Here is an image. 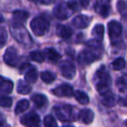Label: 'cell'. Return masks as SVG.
Wrapping results in <instances>:
<instances>
[{
  "label": "cell",
  "mask_w": 127,
  "mask_h": 127,
  "mask_svg": "<svg viewBox=\"0 0 127 127\" xmlns=\"http://www.w3.org/2000/svg\"><path fill=\"white\" fill-rule=\"evenodd\" d=\"M32 32L37 37L44 36L50 28V20L44 16H39L33 18L30 24Z\"/></svg>",
  "instance_id": "cell-4"
},
{
  "label": "cell",
  "mask_w": 127,
  "mask_h": 127,
  "mask_svg": "<svg viewBox=\"0 0 127 127\" xmlns=\"http://www.w3.org/2000/svg\"><path fill=\"white\" fill-rule=\"evenodd\" d=\"M30 58L32 60L35 62H37V63H42V62L44 61V54L43 52L39 51H32L30 53Z\"/></svg>",
  "instance_id": "cell-28"
},
{
  "label": "cell",
  "mask_w": 127,
  "mask_h": 127,
  "mask_svg": "<svg viewBox=\"0 0 127 127\" xmlns=\"http://www.w3.org/2000/svg\"><path fill=\"white\" fill-rule=\"evenodd\" d=\"M53 111L57 118L63 122H72L76 119L74 110L71 105H68V104L57 105L54 106Z\"/></svg>",
  "instance_id": "cell-5"
},
{
  "label": "cell",
  "mask_w": 127,
  "mask_h": 127,
  "mask_svg": "<svg viewBox=\"0 0 127 127\" xmlns=\"http://www.w3.org/2000/svg\"><path fill=\"white\" fill-rule=\"evenodd\" d=\"M125 125H126V127H127V120L125 121Z\"/></svg>",
  "instance_id": "cell-40"
},
{
  "label": "cell",
  "mask_w": 127,
  "mask_h": 127,
  "mask_svg": "<svg viewBox=\"0 0 127 127\" xmlns=\"http://www.w3.org/2000/svg\"><path fill=\"white\" fill-rule=\"evenodd\" d=\"M111 66L114 71H121L125 67V60L123 58H118L111 63Z\"/></svg>",
  "instance_id": "cell-27"
},
{
  "label": "cell",
  "mask_w": 127,
  "mask_h": 127,
  "mask_svg": "<svg viewBox=\"0 0 127 127\" xmlns=\"http://www.w3.org/2000/svg\"><path fill=\"white\" fill-rule=\"evenodd\" d=\"M57 34L63 39H69L72 36V30L64 25H58L57 27Z\"/></svg>",
  "instance_id": "cell-17"
},
{
  "label": "cell",
  "mask_w": 127,
  "mask_h": 127,
  "mask_svg": "<svg viewBox=\"0 0 127 127\" xmlns=\"http://www.w3.org/2000/svg\"><path fill=\"white\" fill-rule=\"evenodd\" d=\"M21 69H26L25 73V80L28 84L36 83L38 77V73L35 67H32L30 64H23Z\"/></svg>",
  "instance_id": "cell-12"
},
{
  "label": "cell",
  "mask_w": 127,
  "mask_h": 127,
  "mask_svg": "<svg viewBox=\"0 0 127 127\" xmlns=\"http://www.w3.org/2000/svg\"><path fill=\"white\" fill-rule=\"evenodd\" d=\"M4 17H3V15L0 13V23H2V22H4Z\"/></svg>",
  "instance_id": "cell-38"
},
{
  "label": "cell",
  "mask_w": 127,
  "mask_h": 127,
  "mask_svg": "<svg viewBox=\"0 0 127 127\" xmlns=\"http://www.w3.org/2000/svg\"><path fill=\"white\" fill-rule=\"evenodd\" d=\"M31 99L32 100V102L34 103L36 106L37 108H41L43 106H44L48 102L47 97H45L43 94H39V93H36L34 95H32L31 97Z\"/></svg>",
  "instance_id": "cell-18"
},
{
  "label": "cell",
  "mask_w": 127,
  "mask_h": 127,
  "mask_svg": "<svg viewBox=\"0 0 127 127\" xmlns=\"http://www.w3.org/2000/svg\"><path fill=\"white\" fill-rule=\"evenodd\" d=\"M94 9L97 13H98L103 18H106L110 13L111 4L110 0H97L94 5Z\"/></svg>",
  "instance_id": "cell-13"
},
{
  "label": "cell",
  "mask_w": 127,
  "mask_h": 127,
  "mask_svg": "<svg viewBox=\"0 0 127 127\" xmlns=\"http://www.w3.org/2000/svg\"><path fill=\"white\" fill-rule=\"evenodd\" d=\"M7 124H6V119L4 117V115L0 112V127H6Z\"/></svg>",
  "instance_id": "cell-35"
},
{
  "label": "cell",
  "mask_w": 127,
  "mask_h": 127,
  "mask_svg": "<svg viewBox=\"0 0 127 127\" xmlns=\"http://www.w3.org/2000/svg\"><path fill=\"white\" fill-rule=\"evenodd\" d=\"M63 127H74V126H72V125H64Z\"/></svg>",
  "instance_id": "cell-39"
},
{
  "label": "cell",
  "mask_w": 127,
  "mask_h": 127,
  "mask_svg": "<svg viewBox=\"0 0 127 127\" xmlns=\"http://www.w3.org/2000/svg\"><path fill=\"white\" fill-rule=\"evenodd\" d=\"M13 19L15 22H18V23H23L27 18H29V13L25 11H22V10H17V11H13Z\"/></svg>",
  "instance_id": "cell-23"
},
{
  "label": "cell",
  "mask_w": 127,
  "mask_h": 127,
  "mask_svg": "<svg viewBox=\"0 0 127 127\" xmlns=\"http://www.w3.org/2000/svg\"><path fill=\"white\" fill-rule=\"evenodd\" d=\"M41 79L43 80V82H44L45 84H51L55 81L56 79V74L50 71H45L41 72Z\"/></svg>",
  "instance_id": "cell-26"
},
{
  "label": "cell",
  "mask_w": 127,
  "mask_h": 127,
  "mask_svg": "<svg viewBox=\"0 0 127 127\" xmlns=\"http://www.w3.org/2000/svg\"><path fill=\"white\" fill-rule=\"evenodd\" d=\"M91 23V18L85 15H78L72 19V25L77 29H85L89 26Z\"/></svg>",
  "instance_id": "cell-14"
},
{
  "label": "cell",
  "mask_w": 127,
  "mask_h": 127,
  "mask_svg": "<svg viewBox=\"0 0 127 127\" xmlns=\"http://www.w3.org/2000/svg\"><path fill=\"white\" fill-rule=\"evenodd\" d=\"M73 11L70 8L68 4L62 3L56 6L53 9V15L56 18L59 20H65L67 19L72 14Z\"/></svg>",
  "instance_id": "cell-9"
},
{
  "label": "cell",
  "mask_w": 127,
  "mask_h": 127,
  "mask_svg": "<svg viewBox=\"0 0 127 127\" xmlns=\"http://www.w3.org/2000/svg\"><path fill=\"white\" fill-rule=\"evenodd\" d=\"M101 96H102V104L104 105L107 106V107H111L116 104V97L111 91Z\"/></svg>",
  "instance_id": "cell-19"
},
{
  "label": "cell",
  "mask_w": 127,
  "mask_h": 127,
  "mask_svg": "<svg viewBox=\"0 0 127 127\" xmlns=\"http://www.w3.org/2000/svg\"><path fill=\"white\" fill-rule=\"evenodd\" d=\"M18 52L17 50L13 46H10L6 49L5 52L4 54V61L6 64H8L9 66L14 67L17 65L18 63Z\"/></svg>",
  "instance_id": "cell-10"
},
{
  "label": "cell",
  "mask_w": 127,
  "mask_h": 127,
  "mask_svg": "<svg viewBox=\"0 0 127 127\" xmlns=\"http://www.w3.org/2000/svg\"><path fill=\"white\" fill-rule=\"evenodd\" d=\"M95 79L96 89L100 95H104V93L109 92L111 84V78L104 66H101L96 71Z\"/></svg>",
  "instance_id": "cell-2"
},
{
  "label": "cell",
  "mask_w": 127,
  "mask_h": 127,
  "mask_svg": "<svg viewBox=\"0 0 127 127\" xmlns=\"http://www.w3.org/2000/svg\"><path fill=\"white\" fill-rule=\"evenodd\" d=\"M59 71L64 78L68 79H73L76 77L77 69L75 65L69 60H63L59 64Z\"/></svg>",
  "instance_id": "cell-7"
},
{
  "label": "cell",
  "mask_w": 127,
  "mask_h": 127,
  "mask_svg": "<svg viewBox=\"0 0 127 127\" xmlns=\"http://www.w3.org/2000/svg\"><path fill=\"white\" fill-rule=\"evenodd\" d=\"M44 124L45 127H58L56 120H55V118L51 115H48V116H46L44 118Z\"/></svg>",
  "instance_id": "cell-30"
},
{
  "label": "cell",
  "mask_w": 127,
  "mask_h": 127,
  "mask_svg": "<svg viewBox=\"0 0 127 127\" xmlns=\"http://www.w3.org/2000/svg\"><path fill=\"white\" fill-rule=\"evenodd\" d=\"M53 95L57 96L58 97H71L73 95V89L68 84H63L58 86L57 88L51 90Z\"/></svg>",
  "instance_id": "cell-11"
},
{
  "label": "cell",
  "mask_w": 127,
  "mask_h": 127,
  "mask_svg": "<svg viewBox=\"0 0 127 127\" xmlns=\"http://www.w3.org/2000/svg\"><path fill=\"white\" fill-rule=\"evenodd\" d=\"M122 25L118 21H110L108 23V34L112 44H117L120 42V37L122 36Z\"/></svg>",
  "instance_id": "cell-6"
},
{
  "label": "cell",
  "mask_w": 127,
  "mask_h": 127,
  "mask_svg": "<svg viewBox=\"0 0 127 127\" xmlns=\"http://www.w3.org/2000/svg\"><path fill=\"white\" fill-rule=\"evenodd\" d=\"M74 97L76 98V100L80 104H83V105H86L90 102V98H89L88 95H87L85 92H81V91H76V92L73 93Z\"/></svg>",
  "instance_id": "cell-21"
},
{
  "label": "cell",
  "mask_w": 127,
  "mask_h": 127,
  "mask_svg": "<svg viewBox=\"0 0 127 127\" xmlns=\"http://www.w3.org/2000/svg\"><path fill=\"white\" fill-rule=\"evenodd\" d=\"M12 104V99L9 97H0V106L3 108H9Z\"/></svg>",
  "instance_id": "cell-32"
},
{
  "label": "cell",
  "mask_w": 127,
  "mask_h": 127,
  "mask_svg": "<svg viewBox=\"0 0 127 127\" xmlns=\"http://www.w3.org/2000/svg\"><path fill=\"white\" fill-rule=\"evenodd\" d=\"M7 42V32L4 27L0 26V49L5 45Z\"/></svg>",
  "instance_id": "cell-31"
},
{
  "label": "cell",
  "mask_w": 127,
  "mask_h": 127,
  "mask_svg": "<svg viewBox=\"0 0 127 127\" xmlns=\"http://www.w3.org/2000/svg\"><path fill=\"white\" fill-rule=\"evenodd\" d=\"M36 3H38V4H45V5H49V4H53L54 0H33Z\"/></svg>",
  "instance_id": "cell-34"
},
{
  "label": "cell",
  "mask_w": 127,
  "mask_h": 127,
  "mask_svg": "<svg viewBox=\"0 0 127 127\" xmlns=\"http://www.w3.org/2000/svg\"><path fill=\"white\" fill-rule=\"evenodd\" d=\"M67 4L73 11L78 10V3H77V1H75V0H70Z\"/></svg>",
  "instance_id": "cell-33"
},
{
  "label": "cell",
  "mask_w": 127,
  "mask_h": 127,
  "mask_svg": "<svg viewBox=\"0 0 127 127\" xmlns=\"http://www.w3.org/2000/svg\"><path fill=\"white\" fill-rule=\"evenodd\" d=\"M44 54L47 57L48 59L50 61L53 62V63H57L61 58V56H60L59 53L55 49H53V48H47V49H45Z\"/></svg>",
  "instance_id": "cell-22"
},
{
  "label": "cell",
  "mask_w": 127,
  "mask_h": 127,
  "mask_svg": "<svg viewBox=\"0 0 127 127\" xmlns=\"http://www.w3.org/2000/svg\"><path fill=\"white\" fill-rule=\"evenodd\" d=\"M117 8L118 11L124 18H127V4L124 0H118L117 3Z\"/></svg>",
  "instance_id": "cell-29"
},
{
  "label": "cell",
  "mask_w": 127,
  "mask_h": 127,
  "mask_svg": "<svg viewBox=\"0 0 127 127\" xmlns=\"http://www.w3.org/2000/svg\"><path fill=\"white\" fill-rule=\"evenodd\" d=\"M119 103L122 104V105L127 106V97H126V98H120Z\"/></svg>",
  "instance_id": "cell-37"
},
{
  "label": "cell",
  "mask_w": 127,
  "mask_h": 127,
  "mask_svg": "<svg viewBox=\"0 0 127 127\" xmlns=\"http://www.w3.org/2000/svg\"><path fill=\"white\" fill-rule=\"evenodd\" d=\"M78 118L85 125L92 123L94 119V112L90 109H83L78 113Z\"/></svg>",
  "instance_id": "cell-16"
},
{
  "label": "cell",
  "mask_w": 127,
  "mask_h": 127,
  "mask_svg": "<svg viewBox=\"0 0 127 127\" xmlns=\"http://www.w3.org/2000/svg\"><path fill=\"white\" fill-rule=\"evenodd\" d=\"M20 123L26 127H40L41 119L35 111L25 114L20 118Z\"/></svg>",
  "instance_id": "cell-8"
},
{
  "label": "cell",
  "mask_w": 127,
  "mask_h": 127,
  "mask_svg": "<svg viewBox=\"0 0 127 127\" xmlns=\"http://www.w3.org/2000/svg\"><path fill=\"white\" fill-rule=\"evenodd\" d=\"M104 27L103 25H97L94 26L93 30H92V36H93L94 39L98 41H102L104 38Z\"/></svg>",
  "instance_id": "cell-24"
},
{
  "label": "cell",
  "mask_w": 127,
  "mask_h": 127,
  "mask_svg": "<svg viewBox=\"0 0 127 127\" xmlns=\"http://www.w3.org/2000/svg\"><path fill=\"white\" fill-rule=\"evenodd\" d=\"M91 1H92V0H80V4H81L82 7L87 8L89 4H90Z\"/></svg>",
  "instance_id": "cell-36"
},
{
  "label": "cell",
  "mask_w": 127,
  "mask_h": 127,
  "mask_svg": "<svg viewBox=\"0 0 127 127\" xmlns=\"http://www.w3.org/2000/svg\"><path fill=\"white\" fill-rule=\"evenodd\" d=\"M11 32L13 37L18 43H21L25 45L32 44V40L31 38L30 34L22 23H18V22L15 21L13 22L11 25Z\"/></svg>",
  "instance_id": "cell-3"
},
{
  "label": "cell",
  "mask_w": 127,
  "mask_h": 127,
  "mask_svg": "<svg viewBox=\"0 0 127 127\" xmlns=\"http://www.w3.org/2000/svg\"><path fill=\"white\" fill-rule=\"evenodd\" d=\"M30 106V102L27 99H21L19 102H18V104H16L15 107V114L18 115L21 113L25 112Z\"/></svg>",
  "instance_id": "cell-25"
},
{
  "label": "cell",
  "mask_w": 127,
  "mask_h": 127,
  "mask_svg": "<svg viewBox=\"0 0 127 127\" xmlns=\"http://www.w3.org/2000/svg\"><path fill=\"white\" fill-rule=\"evenodd\" d=\"M13 82L0 76V94H9L13 91Z\"/></svg>",
  "instance_id": "cell-15"
},
{
  "label": "cell",
  "mask_w": 127,
  "mask_h": 127,
  "mask_svg": "<svg viewBox=\"0 0 127 127\" xmlns=\"http://www.w3.org/2000/svg\"><path fill=\"white\" fill-rule=\"evenodd\" d=\"M102 55L101 51V42L96 39L87 43V48L81 51L78 57V61L81 64H89L96 60L99 59Z\"/></svg>",
  "instance_id": "cell-1"
},
{
  "label": "cell",
  "mask_w": 127,
  "mask_h": 127,
  "mask_svg": "<svg viewBox=\"0 0 127 127\" xmlns=\"http://www.w3.org/2000/svg\"><path fill=\"white\" fill-rule=\"evenodd\" d=\"M17 92H18V93L22 94V95H26V94H29L32 92V86L27 82L20 80V81L18 82Z\"/></svg>",
  "instance_id": "cell-20"
}]
</instances>
